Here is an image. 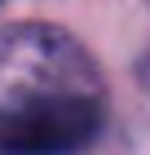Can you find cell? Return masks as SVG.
Listing matches in <instances>:
<instances>
[{
	"instance_id": "1",
	"label": "cell",
	"mask_w": 150,
	"mask_h": 155,
	"mask_svg": "<svg viewBox=\"0 0 150 155\" xmlns=\"http://www.w3.org/2000/svg\"><path fill=\"white\" fill-rule=\"evenodd\" d=\"M102 129V107L93 97H31L0 111V155H75Z\"/></svg>"
}]
</instances>
